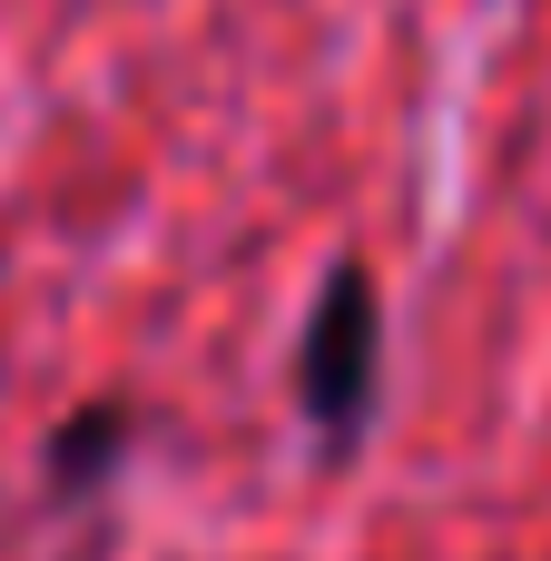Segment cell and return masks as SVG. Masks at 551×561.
Masks as SVG:
<instances>
[{"instance_id": "1", "label": "cell", "mask_w": 551, "mask_h": 561, "mask_svg": "<svg viewBox=\"0 0 551 561\" xmlns=\"http://www.w3.org/2000/svg\"><path fill=\"white\" fill-rule=\"evenodd\" d=\"M375 365H384V316H375V286L345 266V276H325L315 325H306V365H296V394L325 444H355V424L375 404Z\"/></svg>"}, {"instance_id": "2", "label": "cell", "mask_w": 551, "mask_h": 561, "mask_svg": "<svg viewBox=\"0 0 551 561\" xmlns=\"http://www.w3.org/2000/svg\"><path fill=\"white\" fill-rule=\"evenodd\" d=\"M118 454H128V424H118V414H79V424L49 444V483H59V493H99V483L118 473Z\"/></svg>"}]
</instances>
